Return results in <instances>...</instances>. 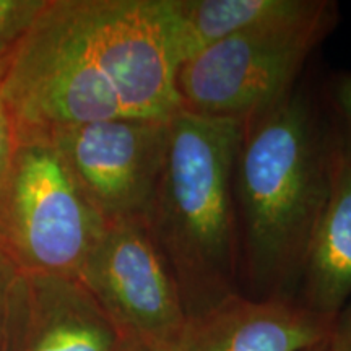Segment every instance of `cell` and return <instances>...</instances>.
I'll return each instance as SVG.
<instances>
[{
  "mask_svg": "<svg viewBox=\"0 0 351 351\" xmlns=\"http://www.w3.org/2000/svg\"><path fill=\"white\" fill-rule=\"evenodd\" d=\"M335 153L328 112L300 86L245 121L234 168L245 296L298 302L307 251L330 194Z\"/></svg>",
  "mask_w": 351,
  "mask_h": 351,
  "instance_id": "2",
  "label": "cell"
},
{
  "mask_svg": "<svg viewBox=\"0 0 351 351\" xmlns=\"http://www.w3.org/2000/svg\"><path fill=\"white\" fill-rule=\"evenodd\" d=\"M327 112L339 148L351 160V72L339 73L330 80Z\"/></svg>",
  "mask_w": 351,
  "mask_h": 351,
  "instance_id": "13",
  "label": "cell"
},
{
  "mask_svg": "<svg viewBox=\"0 0 351 351\" xmlns=\"http://www.w3.org/2000/svg\"><path fill=\"white\" fill-rule=\"evenodd\" d=\"M327 343L332 351H351V300L333 319Z\"/></svg>",
  "mask_w": 351,
  "mask_h": 351,
  "instance_id": "15",
  "label": "cell"
},
{
  "mask_svg": "<svg viewBox=\"0 0 351 351\" xmlns=\"http://www.w3.org/2000/svg\"><path fill=\"white\" fill-rule=\"evenodd\" d=\"M117 351H155L150 346L142 343V341L134 340V339H125L122 341V345L117 348Z\"/></svg>",
  "mask_w": 351,
  "mask_h": 351,
  "instance_id": "17",
  "label": "cell"
},
{
  "mask_svg": "<svg viewBox=\"0 0 351 351\" xmlns=\"http://www.w3.org/2000/svg\"><path fill=\"white\" fill-rule=\"evenodd\" d=\"M304 351H332V350H330V346H328L327 340H326V341H322V343L315 345V346H313V348L304 350Z\"/></svg>",
  "mask_w": 351,
  "mask_h": 351,
  "instance_id": "18",
  "label": "cell"
},
{
  "mask_svg": "<svg viewBox=\"0 0 351 351\" xmlns=\"http://www.w3.org/2000/svg\"><path fill=\"white\" fill-rule=\"evenodd\" d=\"M244 127L186 111L171 119L147 225L173 270L187 319L241 293L234 168Z\"/></svg>",
  "mask_w": 351,
  "mask_h": 351,
  "instance_id": "3",
  "label": "cell"
},
{
  "mask_svg": "<svg viewBox=\"0 0 351 351\" xmlns=\"http://www.w3.org/2000/svg\"><path fill=\"white\" fill-rule=\"evenodd\" d=\"M339 20V5L314 0L293 19L223 39L187 59L176 77L181 111L249 121L296 90L304 64Z\"/></svg>",
  "mask_w": 351,
  "mask_h": 351,
  "instance_id": "5",
  "label": "cell"
},
{
  "mask_svg": "<svg viewBox=\"0 0 351 351\" xmlns=\"http://www.w3.org/2000/svg\"><path fill=\"white\" fill-rule=\"evenodd\" d=\"M169 121L114 119L44 132L106 223L147 219L163 174ZM34 134V132H26Z\"/></svg>",
  "mask_w": 351,
  "mask_h": 351,
  "instance_id": "7",
  "label": "cell"
},
{
  "mask_svg": "<svg viewBox=\"0 0 351 351\" xmlns=\"http://www.w3.org/2000/svg\"><path fill=\"white\" fill-rule=\"evenodd\" d=\"M313 3L314 0H173V8L187 60L223 39L301 15Z\"/></svg>",
  "mask_w": 351,
  "mask_h": 351,
  "instance_id": "11",
  "label": "cell"
},
{
  "mask_svg": "<svg viewBox=\"0 0 351 351\" xmlns=\"http://www.w3.org/2000/svg\"><path fill=\"white\" fill-rule=\"evenodd\" d=\"M330 327L300 302L238 293L187 319L178 339L161 351H304L326 341Z\"/></svg>",
  "mask_w": 351,
  "mask_h": 351,
  "instance_id": "9",
  "label": "cell"
},
{
  "mask_svg": "<svg viewBox=\"0 0 351 351\" xmlns=\"http://www.w3.org/2000/svg\"><path fill=\"white\" fill-rule=\"evenodd\" d=\"M46 0H0V67L32 28Z\"/></svg>",
  "mask_w": 351,
  "mask_h": 351,
  "instance_id": "12",
  "label": "cell"
},
{
  "mask_svg": "<svg viewBox=\"0 0 351 351\" xmlns=\"http://www.w3.org/2000/svg\"><path fill=\"white\" fill-rule=\"evenodd\" d=\"M124 340L77 276H16L3 351H117Z\"/></svg>",
  "mask_w": 351,
  "mask_h": 351,
  "instance_id": "8",
  "label": "cell"
},
{
  "mask_svg": "<svg viewBox=\"0 0 351 351\" xmlns=\"http://www.w3.org/2000/svg\"><path fill=\"white\" fill-rule=\"evenodd\" d=\"M13 145H15V129H13L10 116L0 99V178L10 160Z\"/></svg>",
  "mask_w": 351,
  "mask_h": 351,
  "instance_id": "16",
  "label": "cell"
},
{
  "mask_svg": "<svg viewBox=\"0 0 351 351\" xmlns=\"http://www.w3.org/2000/svg\"><path fill=\"white\" fill-rule=\"evenodd\" d=\"M78 278L125 339L161 351L186 326L181 291L147 219L106 223Z\"/></svg>",
  "mask_w": 351,
  "mask_h": 351,
  "instance_id": "6",
  "label": "cell"
},
{
  "mask_svg": "<svg viewBox=\"0 0 351 351\" xmlns=\"http://www.w3.org/2000/svg\"><path fill=\"white\" fill-rule=\"evenodd\" d=\"M19 274L20 271L10 262V258L0 251V351H3L8 307H10L12 291Z\"/></svg>",
  "mask_w": 351,
  "mask_h": 351,
  "instance_id": "14",
  "label": "cell"
},
{
  "mask_svg": "<svg viewBox=\"0 0 351 351\" xmlns=\"http://www.w3.org/2000/svg\"><path fill=\"white\" fill-rule=\"evenodd\" d=\"M184 56L173 0H46L0 67L19 134L181 112Z\"/></svg>",
  "mask_w": 351,
  "mask_h": 351,
  "instance_id": "1",
  "label": "cell"
},
{
  "mask_svg": "<svg viewBox=\"0 0 351 351\" xmlns=\"http://www.w3.org/2000/svg\"><path fill=\"white\" fill-rule=\"evenodd\" d=\"M104 228L51 140L15 132L0 178V251L16 270L78 278Z\"/></svg>",
  "mask_w": 351,
  "mask_h": 351,
  "instance_id": "4",
  "label": "cell"
},
{
  "mask_svg": "<svg viewBox=\"0 0 351 351\" xmlns=\"http://www.w3.org/2000/svg\"><path fill=\"white\" fill-rule=\"evenodd\" d=\"M351 300V160L337 143L330 194L315 228L296 301L333 319Z\"/></svg>",
  "mask_w": 351,
  "mask_h": 351,
  "instance_id": "10",
  "label": "cell"
}]
</instances>
